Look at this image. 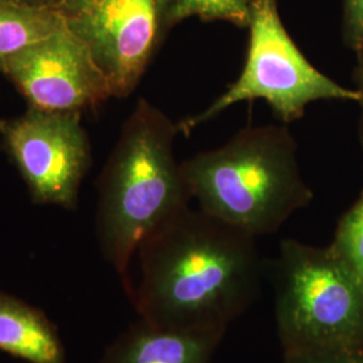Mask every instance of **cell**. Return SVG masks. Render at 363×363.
Here are the masks:
<instances>
[{
	"label": "cell",
	"mask_w": 363,
	"mask_h": 363,
	"mask_svg": "<svg viewBox=\"0 0 363 363\" xmlns=\"http://www.w3.org/2000/svg\"><path fill=\"white\" fill-rule=\"evenodd\" d=\"M331 247L363 281V194L339 220Z\"/></svg>",
	"instance_id": "4fadbf2b"
},
{
	"label": "cell",
	"mask_w": 363,
	"mask_h": 363,
	"mask_svg": "<svg viewBox=\"0 0 363 363\" xmlns=\"http://www.w3.org/2000/svg\"><path fill=\"white\" fill-rule=\"evenodd\" d=\"M0 72L31 106L81 112L112 96L86 45L67 27L10 57Z\"/></svg>",
	"instance_id": "ba28073f"
},
{
	"label": "cell",
	"mask_w": 363,
	"mask_h": 363,
	"mask_svg": "<svg viewBox=\"0 0 363 363\" xmlns=\"http://www.w3.org/2000/svg\"><path fill=\"white\" fill-rule=\"evenodd\" d=\"M284 363H363V350L283 351Z\"/></svg>",
	"instance_id": "5bb4252c"
},
{
	"label": "cell",
	"mask_w": 363,
	"mask_h": 363,
	"mask_svg": "<svg viewBox=\"0 0 363 363\" xmlns=\"http://www.w3.org/2000/svg\"><path fill=\"white\" fill-rule=\"evenodd\" d=\"M0 133L35 203L76 208L91 166V144L79 112L30 105L22 116L0 120Z\"/></svg>",
	"instance_id": "52a82bcc"
},
{
	"label": "cell",
	"mask_w": 363,
	"mask_h": 363,
	"mask_svg": "<svg viewBox=\"0 0 363 363\" xmlns=\"http://www.w3.org/2000/svg\"><path fill=\"white\" fill-rule=\"evenodd\" d=\"M58 10L89 49L113 97L133 91L175 26L169 0H61Z\"/></svg>",
	"instance_id": "8992f818"
},
{
	"label": "cell",
	"mask_w": 363,
	"mask_h": 363,
	"mask_svg": "<svg viewBox=\"0 0 363 363\" xmlns=\"http://www.w3.org/2000/svg\"><path fill=\"white\" fill-rule=\"evenodd\" d=\"M223 333L139 323L105 350L100 363H210Z\"/></svg>",
	"instance_id": "9c48e42d"
},
{
	"label": "cell",
	"mask_w": 363,
	"mask_h": 363,
	"mask_svg": "<svg viewBox=\"0 0 363 363\" xmlns=\"http://www.w3.org/2000/svg\"><path fill=\"white\" fill-rule=\"evenodd\" d=\"M362 48H363V46H362Z\"/></svg>",
	"instance_id": "ac0fdd59"
},
{
	"label": "cell",
	"mask_w": 363,
	"mask_h": 363,
	"mask_svg": "<svg viewBox=\"0 0 363 363\" xmlns=\"http://www.w3.org/2000/svg\"><path fill=\"white\" fill-rule=\"evenodd\" d=\"M255 240L201 208L182 210L138 249L140 283L130 296L140 319L225 334L259 295Z\"/></svg>",
	"instance_id": "6da1fadb"
},
{
	"label": "cell",
	"mask_w": 363,
	"mask_h": 363,
	"mask_svg": "<svg viewBox=\"0 0 363 363\" xmlns=\"http://www.w3.org/2000/svg\"><path fill=\"white\" fill-rule=\"evenodd\" d=\"M0 351L28 363H65L55 325L38 308L0 289Z\"/></svg>",
	"instance_id": "30bf717a"
},
{
	"label": "cell",
	"mask_w": 363,
	"mask_h": 363,
	"mask_svg": "<svg viewBox=\"0 0 363 363\" xmlns=\"http://www.w3.org/2000/svg\"><path fill=\"white\" fill-rule=\"evenodd\" d=\"M343 39L352 52L363 46V0H343Z\"/></svg>",
	"instance_id": "9a60e30c"
},
{
	"label": "cell",
	"mask_w": 363,
	"mask_h": 363,
	"mask_svg": "<svg viewBox=\"0 0 363 363\" xmlns=\"http://www.w3.org/2000/svg\"><path fill=\"white\" fill-rule=\"evenodd\" d=\"M247 28L249 45L241 74L206 109L181 121V132L190 133L244 101L264 100L284 123L303 117L306 108L316 101L359 103V91L325 76L300 52L280 18L277 0H253Z\"/></svg>",
	"instance_id": "5b68a950"
},
{
	"label": "cell",
	"mask_w": 363,
	"mask_h": 363,
	"mask_svg": "<svg viewBox=\"0 0 363 363\" xmlns=\"http://www.w3.org/2000/svg\"><path fill=\"white\" fill-rule=\"evenodd\" d=\"M199 208L253 237L276 232L313 198L298 144L281 125L250 127L181 164Z\"/></svg>",
	"instance_id": "3957f363"
},
{
	"label": "cell",
	"mask_w": 363,
	"mask_h": 363,
	"mask_svg": "<svg viewBox=\"0 0 363 363\" xmlns=\"http://www.w3.org/2000/svg\"><path fill=\"white\" fill-rule=\"evenodd\" d=\"M19 4H26L33 7H50V9H58L61 0H9Z\"/></svg>",
	"instance_id": "e0dca14e"
},
{
	"label": "cell",
	"mask_w": 363,
	"mask_h": 363,
	"mask_svg": "<svg viewBox=\"0 0 363 363\" xmlns=\"http://www.w3.org/2000/svg\"><path fill=\"white\" fill-rule=\"evenodd\" d=\"M357 54V67H355V84L357 91H359V106H361V118H359V139L363 145V48Z\"/></svg>",
	"instance_id": "2e32d148"
},
{
	"label": "cell",
	"mask_w": 363,
	"mask_h": 363,
	"mask_svg": "<svg viewBox=\"0 0 363 363\" xmlns=\"http://www.w3.org/2000/svg\"><path fill=\"white\" fill-rule=\"evenodd\" d=\"M276 322L283 351L363 350V281L334 247L280 244Z\"/></svg>",
	"instance_id": "277c9868"
},
{
	"label": "cell",
	"mask_w": 363,
	"mask_h": 363,
	"mask_svg": "<svg viewBox=\"0 0 363 363\" xmlns=\"http://www.w3.org/2000/svg\"><path fill=\"white\" fill-rule=\"evenodd\" d=\"M171 16L177 26L189 18L205 22H229L234 26L247 27L253 0H169Z\"/></svg>",
	"instance_id": "7c38bea8"
},
{
	"label": "cell",
	"mask_w": 363,
	"mask_h": 363,
	"mask_svg": "<svg viewBox=\"0 0 363 363\" xmlns=\"http://www.w3.org/2000/svg\"><path fill=\"white\" fill-rule=\"evenodd\" d=\"M178 132L166 113L139 100L99 181V242L128 294L130 259L142 242L193 199L174 152Z\"/></svg>",
	"instance_id": "7a4b0ae2"
},
{
	"label": "cell",
	"mask_w": 363,
	"mask_h": 363,
	"mask_svg": "<svg viewBox=\"0 0 363 363\" xmlns=\"http://www.w3.org/2000/svg\"><path fill=\"white\" fill-rule=\"evenodd\" d=\"M64 26L65 21L58 9L0 0V67L16 52L50 37Z\"/></svg>",
	"instance_id": "8fae6325"
}]
</instances>
